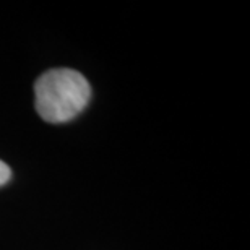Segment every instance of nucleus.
Listing matches in <instances>:
<instances>
[{
    "mask_svg": "<svg viewBox=\"0 0 250 250\" xmlns=\"http://www.w3.org/2000/svg\"><path fill=\"white\" fill-rule=\"evenodd\" d=\"M10 177H12V171H10V167L3 161H0V186L7 184L10 181Z\"/></svg>",
    "mask_w": 250,
    "mask_h": 250,
    "instance_id": "nucleus-2",
    "label": "nucleus"
},
{
    "mask_svg": "<svg viewBox=\"0 0 250 250\" xmlns=\"http://www.w3.org/2000/svg\"><path fill=\"white\" fill-rule=\"evenodd\" d=\"M36 111L46 122L62 124L72 121L86 107L91 86L82 73L72 68H52L34 83Z\"/></svg>",
    "mask_w": 250,
    "mask_h": 250,
    "instance_id": "nucleus-1",
    "label": "nucleus"
}]
</instances>
